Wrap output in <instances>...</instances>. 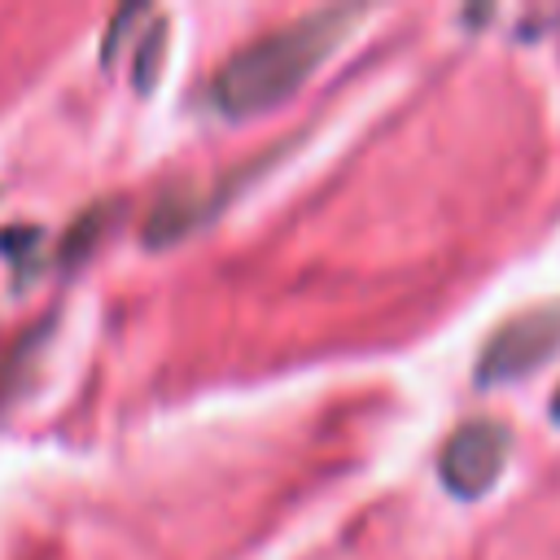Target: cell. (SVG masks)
Instances as JSON below:
<instances>
[{"mask_svg": "<svg viewBox=\"0 0 560 560\" xmlns=\"http://www.w3.org/2000/svg\"><path fill=\"white\" fill-rule=\"evenodd\" d=\"M359 18H363V4H328L258 35L214 70L210 105L228 118L276 109L284 96H293L311 79V70L346 39L350 22Z\"/></svg>", "mask_w": 560, "mask_h": 560, "instance_id": "obj_1", "label": "cell"}, {"mask_svg": "<svg viewBox=\"0 0 560 560\" xmlns=\"http://www.w3.org/2000/svg\"><path fill=\"white\" fill-rule=\"evenodd\" d=\"M556 354H560V298L529 306V311L512 315L508 324H499L477 359V381L481 385L516 381Z\"/></svg>", "mask_w": 560, "mask_h": 560, "instance_id": "obj_2", "label": "cell"}, {"mask_svg": "<svg viewBox=\"0 0 560 560\" xmlns=\"http://www.w3.org/2000/svg\"><path fill=\"white\" fill-rule=\"evenodd\" d=\"M508 451H512V433L503 420H490V416L468 420L446 438L438 477L455 499H477L499 481Z\"/></svg>", "mask_w": 560, "mask_h": 560, "instance_id": "obj_3", "label": "cell"}, {"mask_svg": "<svg viewBox=\"0 0 560 560\" xmlns=\"http://www.w3.org/2000/svg\"><path fill=\"white\" fill-rule=\"evenodd\" d=\"M105 219H109V214H105V206H92L88 214H79V223H74V228L66 232V241H61V258H66V262H74L83 249H92V241L101 236Z\"/></svg>", "mask_w": 560, "mask_h": 560, "instance_id": "obj_4", "label": "cell"}, {"mask_svg": "<svg viewBox=\"0 0 560 560\" xmlns=\"http://www.w3.org/2000/svg\"><path fill=\"white\" fill-rule=\"evenodd\" d=\"M556 420H560V398H556Z\"/></svg>", "mask_w": 560, "mask_h": 560, "instance_id": "obj_5", "label": "cell"}]
</instances>
